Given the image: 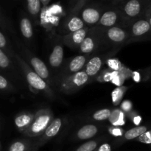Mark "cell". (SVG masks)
Here are the masks:
<instances>
[{
    "instance_id": "obj_29",
    "label": "cell",
    "mask_w": 151,
    "mask_h": 151,
    "mask_svg": "<svg viewBox=\"0 0 151 151\" xmlns=\"http://www.w3.org/2000/svg\"><path fill=\"white\" fill-rule=\"evenodd\" d=\"M109 65L111 69H114V70H117L120 67V63H119V62L117 60H114V59L109 60Z\"/></svg>"
},
{
    "instance_id": "obj_8",
    "label": "cell",
    "mask_w": 151,
    "mask_h": 151,
    "mask_svg": "<svg viewBox=\"0 0 151 151\" xmlns=\"http://www.w3.org/2000/svg\"><path fill=\"white\" fill-rule=\"evenodd\" d=\"M100 11L94 7H86L81 13V19L88 24H95L100 22Z\"/></svg>"
},
{
    "instance_id": "obj_27",
    "label": "cell",
    "mask_w": 151,
    "mask_h": 151,
    "mask_svg": "<svg viewBox=\"0 0 151 151\" xmlns=\"http://www.w3.org/2000/svg\"><path fill=\"white\" fill-rule=\"evenodd\" d=\"M98 142L94 140L86 142L81 145L75 151H94L97 148Z\"/></svg>"
},
{
    "instance_id": "obj_31",
    "label": "cell",
    "mask_w": 151,
    "mask_h": 151,
    "mask_svg": "<svg viewBox=\"0 0 151 151\" xmlns=\"http://www.w3.org/2000/svg\"><path fill=\"white\" fill-rule=\"evenodd\" d=\"M122 109L125 111H128L131 109V103L129 101H125L122 104Z\"/></svg>"
},
{
    "instance_id": "obj_9",
    "label": "cell",
    "mask_w": 151,
    "mask_h": 151,
    "mask_svg": "<svg viewBox=\"0 0 151 151\" xmlns=\"http://www.w3.org/2000/svg\"><path fill=\"white\" fill-rule=\"evenodd\" d=\"M63 60V49L60 44L55 46L49 58V62L52 67L58 68Z\"/></svg>"
},
{
    "instance_id": "obj_20",
    "label": "cell",
    "mask_w": 151,
    "mask_h": 151,
    "mask_svg": "<svg viewBox=\"0 0 151 151\" xmlns=\"http://www.w3.org/2000/svg\"><path fill=\"white\" fill-rule=\"evenodd\" d=\"M147 131V127L145 126H137L136 128H131L126 131L124 135V137L126 140H133L136 138L140 137L142 135H144Z\"/></svg>"
},
{
    "instance_id": "obj_5",
    "label": "cell",
    "mask_w": 151,
    "mask_h": 151,
    "mask_svg": "<svg viewBox=\"0 0 151 151\" xmlns=\"http://www.w3.org/2000/svg\"><path fill=\"white\" fill-rule=\"evenodd\" d=\"M87 32H88V29L86 28H83L76 32H71L65 36L64 41L66 43V44L72 47H78V46L80 47L84 39L86 38Z\"/></svg>"
},
{
    "instance_id": "obj_23",
    "label": "cell",
    "mask_w": 151,
    "mask_h": 151,
    "mask_svg": "<svg viewBox=\"0 0 151 151\" xmlns=\"http://www.w3.org/2000/svg\"><path fill=\"white\" fill-rule=\"evenodd\" d=\"M41 1L39 0H28L27 1V7L28 12L32 16H35L39 13L41 10Z\"/></svg>"
},
{
    "instance_id": "obj_14",
    "label": "cell",
    "mask_w": 151,
    "mask_h": 151,
    "mask_svg": "<svg viewBox=\"0 0 151 151\" xmlns=\"http://www.w3.org/2000/svg\"><path fill=\"white\" fill-rule=\"evenodd\" d=\"M118 20V14L114 10H109L103 13L100 19V24L103 27H112Z\"/></svg>"
},
{
    "instance_id": "obj_18",
    "label": "cell",
    "mask_w": 151,
    "mask_h": 151,
    "mask_svg": "<svg viewBox=\"0 0 151 151\" xmlns=\"http://www.w3.org/2000/svg\"><path fill=\"white\" fill-rule=\"evenodd\" d=\"M66 28L69 32H74L84 28L83 21L79 16H72L69 17L66 22Z\"/></svg>"
},
{
    "instance_id": "obj_21",
    "label": "cell",
    "mask_w": 151,
    "mask_h": 151,
    "mask_svg": "<svg viewBox=\"0 0 151 151\" xmlns=\"http://www.w3.org/2000/svg\"><path fill=\"white\" fill-rule=\"evenodd\" d=\"M13 69V63L10 56L0 49V70L12 71Z\"/></svg>"
},
{
    "instance_id": "obj_26",
    "label": "cell",
    "mask_w": 151,
    "mask_h": 151,
    "mask_svg": "<svg viewBox=\"0 0 151 151\" xmlns=\"http://www.w3.org/2000/svg\"><path fill=\"white\" fill-rule=\"evenodd\" d=\"M125 90H126V88L125 87H117L112 91L111 97L114 104L117 105L120 103L124 96Z\"/></svg>"
},
{
    "instance_id": "obj_1",
    "label": "cell",
    "mask_w": 151,
    "mask_h": 151,
    "mask_svg": "<svg viewBox=\"0 0 151 151\" xmlns=\"http://www.w3.org/2000/svg\"><path fill=\"white\" fill-rule=\"evenodd\" d=\"M52 121V113L51 111L49 109H41L34 115L32 122L23 134L29 137L42 135Z\"/></svg>"
},
{
    "instance_id": "obj_16",
    "label": "cell",
    "mask_w": 151,
    "mask_h": 151,
    "mask_svg": "<svg viewBox=\"0 0 151 151\" xmlns=\"http://www.w3.org/2000/svg\"><path fill=\"white\" fill-rule=\"evenodd\" d=\"M150 29V25L149 22L146 20H139L135 22L133 24L132 31L133 35L135 36H140L147 33Z\"/></svg>"
},
{
    "instance_id": "obj_15",
    "label": "cell",
    "mask_w": 151,
    "mask_h": 151,
    "mask_svg": "<svg viewBox=\"0 0 151 151\" xmlns=\"http://www.w3.org/2000/svg\"><path fill=\"white\" fill-rule=\"evenodd\" d=\"M141 11V4L137 0H131L124 6V13L128 17H135Z\"/></svg>"
},
{
    "instance_id": "obj_4",
    "label": "cell",
    "mask_w": 151,
    "mask_h": 151,
    "mask_svg": "<svg viewBox=\"0 0 151 151\" xmlns=\"http://www.w3.org/2000/svg\"><path fill=\"white\" fill-rule=\"evenodd\" d=\"M62 125H63V122H62L61 119H60V118H56V119H53L51 124L49 125L48 128L44 132V134L41 135L42 137L40 139L38 145H41L44 143L47 142V141L51 139L52 138L57 136V134H58L59 131L61 129Z\"/></svg>"
},
{
    "instance_id": "obj_6",
    "label": "cell",
    "mask_w": 151,
    "mask_h": 151,
    "mask_svg": "<svg viewBox=\"0 0 151 151\" xmlns=\"http://www.w3.org/2000/svg\"><path fill=\"white\" fill-rule=\"evenodd\" d=\"M29 63H30L31 67L32 68V70L38 74L42 79L47 80L50 77V72H49L48 68L47 65L42 61L38 58L29 57Z\"/></svg>"
},
{
    "instance_id": "obj_19",
    "label": "cell",
    "mask_w": 151,
    "mask_h": 151,
    "mask_svg": "<svg viewBox=\"0 0 151 151\" xmlns=\"http://www.w3.org/2000/svg\"><path fill=\"white\" fill-rule=\"evenodd\" d=\"M95 40L91 36H86L82 44L80 45V52L84 54H89L94 50L96 47Z\"/></svg>"
},
{
    "instance_id": "obj_2",
    "label": "cell",
    "mask_w": 151,
    "mask_h": 151,
    "mask_svg": "<svg viewBox=\"0 0 151 151\" xmlns=\"http://www.w3.org/2000/svg\"><path fill=\"white\" fill-rule=\"evenodd\" d=\"M15 58H16L19 64L22 67V70L24 71L27 81V83L31 87H32L35 89L38 90V91H45L47 94L51 93V90H50V87L48 86V85H47V83L44 79H42L33 70H32V69L29 66H28V65L21 58L20 56L16 54L15 55Z\"/></svg>"
},
{
    "instance_id": "obj_17",
    "label": "cell",
    "mask_w": 151,
    "mask_h": 151,
    "mask_svg": "<svg viewBox=\"0 0 151 151\" xmlns=\"http://www.w3.org/2000/svg\"><path fill=\"white\" fill-rule=\"evenodd\" d=\"M20 30L22 36L26 39H30L33 35L32 23L27 17H22L20 20Z\"/></svg>"
},
{
    "instance_id": "obj_3",
    "label": "cell",
    "mask_w": 151,
    "mask_h": 151,
    "mask_svg": "<svg viewBox=\"0 0 151 151\" xmlns=\"http://www.w3.org/2000/svg\"><path fill=\"white\" fill-rule=\"evenodd\" d=\"M88 81L89 77L85 71H81L65 78L61 83V89L63 92H73L82 88L88 82Z\"/></svg>"
},
{
    "instance_id": "obj_10",
    "label": "cell",
    "mask_w": 151,
    "mask_h": 151,
    "mask_svg": "<svg viewBox=\"0 0 151 151\" xmlns=\"http://www.w3.org/2000/svg\"><path fill=\"white\" fill-rule=\"evenodd\" d=\"M103 65V61L100 57L95 56L90 59L86 65L85 72L89 77H94L99 72Z\"/></svg>"
},
{
    "instance_id": "obj_22",
    "label": "cell",
    "mask_w": 151,
    "mask_h": 151,
    "mask_svg": "<svg viewBox=\"0 0 151 151\" xmlns=\"http://www.w3.org/2000/svg\"><path fill=\"white\" fill-rule=\"evenodd\" d=\"M28 141L25 140H16L9 146L8 151H30Z\"/></svg>"
},
{
    "instance_id": "obj_25",
    "label": "cell",
    "mask_w": 151,
    "mask_h": 151,
    "mask_svg": "<svg viewBox=\"0 0 151 151\" xmlns=\"http://www.w3.org/2000/svg\"><path fill=\"white\" fill-rule=\"evenodd\" d=\"M111 111L110 109H104L101 110L97 111L94 114L92 115L93 119L97 121H103L108 119L111 116Z\"/></svg>"
},
{
    "instance_id": "obj_33",
    "label": "cell",
    "mask_w": 151,
    "mask_h": 151,
    "mask_svg": "<svg viewBox=\"0 0 151 151\" xmlns=\"http://www.w3.org/2000/svg\"><path fill=\"white\" fill-rule=\"evenodd\" d=\"M149 23H150V27H151V18L150 19V21H149Z\"/></svg>"
},
{
    "instance_id": "obj_13",
    "label": "cell",
    "mask_w": 151,
    "mask_h": 151,
    "mask_svg": "<svg viewBox=\"0 0 151 151\" xmlns=\"http://www.w3.org/2000/svg\"><path fill=\"white\" fill-rule=\"evenodd\" d=\"M97 131L98 128L96 125L91 124L86 125L78 130L77 133V137L81 140L89 139L97 134Z\"/></svg>"
},
{
    "instance_id": "obj_30",
    "label": "cell",
    "mask_w": 151,
    "mask_h": 151,
    "mask_svg": "<svg viewBox=\"0 0 151 151\" xmlns=\"http://www.w3.org/2000/svg\"><path fill=\"white\" fill-rule=\"evenodd\" d=\"M94 151H111V146L109 143H103Z\"/></svg>"
},
{
    "instance_id": "obj_24",
    "label": "cell",
    "mask_w": 151,
    "mask_h": 151,
    "mask_svg": "<svg viewBox=\"0 0 151 151\" xmlns=\"http://www.w3.org/2000/svg\"><path fill=\"white\" fill-rule=\"evenodd\" d=\"M0 49L3 50L4 52L7 53L10 57L15 56V55H16L15 53L13 52L11 48L9 47V43L7 38L1 31H0Z\"/></svg>"
},
{
    "instance_id": "obj_34",
    "label": "cell",
    "mask_w": 151,
    "mask_h": 151,
    "mask_svg": "<svg viewBox=\"0 0 151 151\" xmlns=\"http://www.w3.org/2000/svg\"><path fill=\"white\" fill-rule=\"evenodd\" d=\"M0 150H1V144H0Z\"/></svg>"
},
{
    "instance_id": "obj_7",
    "label": "cell",
    "mask_w": 151,
    "mask_h": 151,
    "mask_svg": "<svg viewBox=\"0 0 151 151\" xmlns=\"http://www.w3.org/2000/svg\"><path fill=\"white\" fill-rule=\"evenodd\" d=\"M34 118V115L28 112H22L16 115L14 119V123L17 129L23 133L29 127Z\"/></svg>"
},
{
    "instance_id": "obj_12",
    "label": "cell",
    "mask_w": 151,
    "mask_h": 151,
    "mask_svg": "<svg viewBox=\"0 0 151 151\" xmlns=\"http://www.w3.org/2000/svg\"><path fill=\"white\" fill-rule=\"evenodd\" d=\"M107 37L114 43L123 42L127 37V33L123 29L118 27H112L108 29Z\"/></svg>"
},
{
    "instance_id": "obj_28",
    "label": "cell",
    "mask_w": 151,
    "mask_h": 151,
    "mask_svg": "<svg viewBox=\"0 0 151 151\" xmlns=\"http://www.w3.org/2000/svg\"><path fill=\"white\" fill-rule=\"evenodd\" d=\"M14 90L11 83L4 78L3 75H0V91H12Z\"/></svg>"
},
{
    "instance_id": "obj_11",
    "label": "cell",
    "mask_w": 151,
    "mask_h": 151,
    "mask_svg": "<svg viewBox=\"0 0 151 151\" xmlns=\"http://www.w3.org/2000/svg\"><path fill=\"white\" fill-rule=\"evenodd\" d=\"M86 57L85 55H80L75 56L71 60L68 65V72L72 75L81 72L86 65Z\"/></svg>"
},
{
    "instance_id": "obj_32",
    "label": "cell",
    "mask_w": 151,
    "mask_h": 151,
    "mask_svg": "<svg viewBox=\"0 0 151 151\" xmlns=\"http://www.w3.org/2000/svg\"><path fill=\"white\" fill-rule=\"evenodd\" d=\"M0 27H1V28H4V29H5L6 27H7V24H6V20L4 18V16H3L2 13L0 12Z\"/></svg>"
}]
</instances>
